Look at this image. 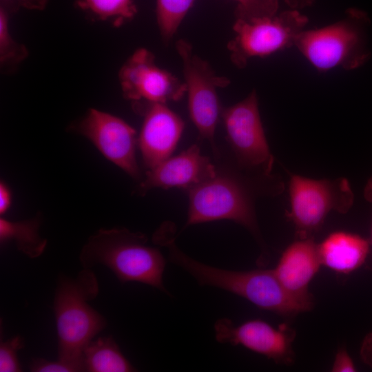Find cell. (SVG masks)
<instances>
[{
	"mask_svg": "<svg viewBox=\"0 0 372 372\" xmlns=\"http://www.w3.org/2000/svg\"><path fill=\"white\" fill-rule=\"evenodd\" d=\"M1 6L8 10L23 8L28 10H42L48 3V0H1Z\"/></svg>",
	"mask_w": 372,
	"mask_h": 372,
	"instance_id": "484cf974",
	"label": "cell"
},
{
	"mask_svg": "<svg viewBox=\"0 0 372 372\" xmlns=\"http://www.w3.org/2000/svg\"><path fill=\"white\" fill-rule=\"evenodd\" d=\"M308 19L296 9L271 17L236 18L235 37L227 45L231 62L244 68L253 57H265L295 46Z\"/></svg>",
	"mask_w": 372,
	"mask_h": 372,
	"instance_id": "8992f818",
	"label": "cell"
},
{
	"mask_svg": "<svg viewBox=\"0 0 372 372\" xmlns=\"http://www.w3.org/2000/svg\"><path fill=\"white\" fill-rule=\"evenodd\" d=\"M176 49L183 62L190 118L214 150V134L222 112L217 90L227 86L230 81L216 75L207 61L193 52L187 41H177Z\"/></svg>",
	"mask_w": 372,
	"mask_h": 372,
	"instance_id": "ba28073f",
	"label": "cell"
},
{
	"mask_svg": "<svg viewBox=\"0 0 372 372\" xmlns=\"http://www.w3.org/2000/svg\"><path fill=\"white\" fill-rule=\"evenodd\" d=\"M370 245V241L358 234L337 231L318 244V247L322 265L335 272L348 274L365 262Z\"/></svg>",
	"mask_w": 372,
	"mask_h": 372,
	"instance_id": "2e32d148",
	"label": "cell"
},
{
	"mask_svg": "<svg viewBox=\"0 0 372 372\" xmlns=\"http://www.w3.org/2000/svg\"><path fill=\"white\" fill-rule=\"evenodd\" d=\"M215 337L220 343H229L263 355L277 364L294 362L293 342L296 331L287 324L277 328L260 319L235 324L230 319L220 318L214 324Z\"/></svg>",
	"mask_w": 372,
	"mask_h": 372,
	"instance_id": "8fae6325",
	"label": "cell"
},
{
	"mask_svg": "<svg viewBox=\"0 0 372 372\" xmlns=\"http://www.w3.org/2000/svg\"><path fill=\"white\" fill-rule=\"evenodd\" d=\"M40 219L34 218L21 221L0 219V241H13L23 254L30 258L40 256L45 249L47 240L39 234Z\"/></svg>",
	"mask_w": 372,
	"mask_h": 372,
	"instance_id": "ac0fdd59",
	"label": "cell"
},
{
	"mask_svg": "<svg viewBox=\"0 0 372 372\" xmlns=\"http://www.w3.org/2000/svg\"><path fill=\"white\" fill-rule=\"evenodd\" d=\"M169 256L173 264L189 273L200 285L217 287L234 293L260 309L293 317L313 308V297H302L289 292L273 269H220L192 258L177 246L169 250Z\"/></svg>",
	"mask_w": 372,
	"mask_h": 372,
	"instance_id": "6da1fadb",
	"label": "cell"
},
{
	"mask_svg": "<svg viewBox=\"0 0 372 372\" xmlns=\"http://www.w3.org/2000/svg\"><path fill=\"white\" fill-rule=\"evenodd\" d=\"M188 196L185 227L203 223L228 220L243 226L260 240L252 198L247 188L238 180L217 174L188 189Z\"/></svg>",
	"mask_w": 372,
	"mask_h": 372,
	"instance_id": "52a82bcc",
	"label": "cell"
},
{
	"mask_svg": "<svg viewBox=\"0 0 372 372\" xmlns=\"http://www.w3.org/2000/svg\"><path fill=\"white\" fill-rule=\"evenodd\" d=\"M195 0H156V20L164 42L167 43L176 32Z\"/></svg>",
	"mask_w": 372,
	"mask_h": 372,
	"instance_id": "ffe728a7",
	"label": "cell"
},
{
	"mask_svg": "<svg viewBox=\"0 0 372 372\" xmlns=\"http://www.w3.org/2000/svg\"><path fill=\"white\" fill-rule=\"evenodd\" d=\"M123 96L134 103H164L177 101L186 93L184 82L159 68L154 54L139 48L118 72Z\"/></svg>",
	"mask_w": 372,
	"mask_h": 372,
	"instance_id": "30bf717a",
	"label": "cell"
},
{
	"mask_svg": "<svg viewBox=\"0 0 372 372\" xmlns=\"http://www.w3.org/2000/svg\"><path fill=\"white\" fill-rule=\"evenodd\" d=\"M364 196L367 201L372 204V176L370 177L367 181L364 189ZM371 245H372V225H371Z\"/></svg>",
	"mask_w": 372,
	"mask_h": 372,
	"instance_id": "f546056e",
	"label": "cell"
},
{
	"mask_svg": "<svg viewBox=\"0 0 372 372\" xmlns=\"http://www.w3.org/2000/svg\"><path fill=\"white\" fill-rule=\"evenodd\" d=\"M83 269L109 268L121 282H138L167 293L163 285L166 261L161 251L147 245V237L125 228L99 230L83 247Z\"/></svg>",
	"mask_w": 372,
	"mask_h": 372,
	"instance_id": "7a4b0ae2",
	"label": "cell"
},
{
	"mask_svg": "<svg viewBox=\"0 0 372 372\" xmlns=\"http://www.w3.org/2000/svg\"><path fill=\"white\" fill-rule=\"evenodd\" d=\"M101 153L134 178L140 177L136 158L134 129L123 119L96 109H90L75 126Z\"/></svg>",
	"mask_w": 372,
	"mask_h": 372,
	"instance_id": "7c38bea8",
	"label": "cell"
},
{
	"mask_svg": "<svg viewBox=\"0 0 372 372\" xmlns=\"http://www.w3.org/2000/svg\"><path fill=\"white\" fill-rule=\"evenodd\" d=\"M24 347L23 340L17 335L0 344V371L19 372L21 368L18 360L17 352Z\"/></svg>",
	"mask_w": 372,
	"mask_h": 372,
	"instance_id": "603a6c76",
	"label": "cell"
},
{
	"mask_svg": "<svg viewBox=\"0 0 372 372\" xmlns=\"http://www.w3.org/2000/svg\"><path fill=\"white\" fill-rule=\"evenodd\" d=\"M11 194L7 185L1 182L0 184V214H3L10 207Z\"/></svg>",
	"mask_w": 372,
	"mask_h": 372,
	"instance_id": "83f0119b",
	"label": "cell"
},
{
	"mask_svg": "<svg viewBox=\"0 0 372 372\" xmlns=\"http://www.w3.org/2000/svg\"><path fill=\"white\" fill-rule=\"evenodd\" d=\"M217 175L209 158L200 154L196 145L169 157L149 169L141 183L139 192L153 188H183L187 190Z\"/></svg>",
	"mask_w": 372,
	"mask_h": 372,
	"instance_id": "5bb4252c",
	"label": "cell"
},
{
	"mask_svg": "<svg viewBox=\"0 0 372 372\" xmlns=\"http://www.w3.org/2000/svg\"><path fill=\"white\" fill-rule=\"evenodd\" d=\"M369 26L368 14L351 8L340 21L321 28L304 30L297 38L295 46L319 72L337 68L356 70L371 58Z\"/></svg>",
	"mask_w": 372,
	"mask_h": 372,
	"instance_id": "277c9868",
	"label": "cell"
},
{
	"mask_svg": "<svg viewBox=\"0 0 372 372\" xmlns=\"http://www.w3.org/2000/svg\"><path fill=\"white\" fill-rule=\"evenodd\" d=\"M289 193L290 209L285 216L294 225L298 238L312 237L331 211L346 214L353 203L350 184L342 177L316 180L291 174Z\"/></svg>",
	"mask_w": 372,
	"mask_h": 372,
	"instance_id": "5b68a950",
	"label": "cell"
},
{
	"mask_svg": "<svg viewBox=\"0 0 372 372\" xmlns=\"http://www.w3.org/2000/svg\"><path fill=\"white\" fill-rule=\"evenodd\" d=\"M83 362L84 371L89 372L136 371L112 337L91 340L83 349Z\"/></svg>",
	"mask_w": 372,
	"mask_h": 372,
	"instance_id": "e0dca14e",
	"label": "cell"
},
{
	"mask_svg": "<svg viewBox=\"0 0 372 372\" xmlns=\"http://www.w3.org/2000/svg\"><path fill=\"white\" fill-rule=\"evenodd\" d=\"M237 2L236 18L271 17L276 14L278 0H234Z\"/></svg>",
	"mask_w": 372,
	"mask_h": 372,
	"instance_id": "7402d4cb",
	"label": "cell"
},
{
	"mask_svg": "<svg viewBox=\"0 0 372 372\" xmlns=\"http://www.w3.org/2000/svg\"><path fill=\"white\" fill-rule=\"evenodd\" d=\"M360 355L363 362L372 369V332L364 338Z\"/></svg>",
	"mask_w": 372,
	"mask_h": 372,
	"instance_id": "4316f807",
	"label": "cell"
},
{
	"mask_svg": "<svg viewBox=\"0 0 372 372\" xmlns=\"http://www.w3.org/2000/svg\"><path fill=\"white\" fill-rule=\"evenodd\" d=\"M285 2L293 9H297L311 6L313 0H285Z\"/></svg>",
	"mask_w": 372,
	"mask_h": 372,
	"instance_id": "f1b7e54d",
	"label": "cell"
},
{
	"mask_svg": "<svg viewBox=\"0 0 372 372\" xmlns=\"http://www.w3.org/2000/svg\"><path fill=\"white\" fill-rule=\"evenodd\" d=\"M30 369L33 372H76L80 371L74 365L58 358L50 361L43 358L34 359Z\"/></svg>",
	"mask_w": 372,
	"mask_h": 372,
	"instance_id": "cb8c5ba5",
	"label": "cell"
},
{
	"mask_svg": "<svg viewBox=\"0 0 372 372\" xmlns=\"http://www.w3.org/2000/svg\"><path fill=\"white\" fill-rule=\"evenodd\" d=\"M331 371L353 372L356 371L355 364L344 348H340L336 353Z\"/></svg>",
	"mask_w": 372,
	"mask_h": 372,
	"instance_id": "d4e9b609",
	"label": "cell"
},
{
	"mask_svg": "<svg viewBox=\"0 0 372 372\" xmlns=\"http://www.w3.org/2000/svg\"><path fill=\"white\" fill-rule=\"evenodd\" d=\"M322 265L313 237L298 238L282 252L273 271L291 293L311 297L309 285Z\"/></svg>",
	"mask_w": 372,
	"mask_h": 372,
	"instance_id": "9a60e30c",
	"label": "cell"
},
{
	"mask_svg": "<svg viewBox=\"0 0 372 372\" xmlns=\"http://www.w3.org/2000/svg\"><path fill=\"white\" fill-rule=\"evenodd\" d=\"M144 116L138 144L149 169L171 156L184 130L182 118L164 103H134Z\"/></svg>",
	"mask_w": 372,
	"mask_h": 372,
	"instance_id": "4fadbf2b",
	"label": "cell"
},
{
	"mask_svg": "<svg viewBox=\"0 0 372 372\" xmlns=\"http://www.w3.org/2000/svg\"><path fill=\"white\" fill-rule=\"evenodd\" d=\"M77 6L92 19L119 26L137 13L133 0H76Z\"/></svg>",
	"mask_w": 372,
	"mask_h": 372,
	"instance_id": "d6986e66",
	"label": "cell"
},
{
	"mask_svg": "<svg viewBox=\"0 0 372 372\" xmlns=\"http://www.w3.org/2000/svg\"><path fill=\"white\" fill-rule=\"evenodd\" d=\"M221 117L238 162L270 177L274 158L265 134L256 91L253 90L241 101L223 110Z\"/></svg>",
	"mask_w": 372,
	"mask_h": 372,
	"instance_id": "9c48e42d",
	"label": "cell"
},
{
	"mask_svg": "<svg viewBox=\"0 0 372 372\" xmlns=\"http://www.w3.org/2000/svg\"><path fill=\"white\" fill-rule=\"evenodd\" d=\"M8 10L0 8V63L2 68H14L28 56L25 46L16 41L9 30Z\"/></svg>",
	"mask_w": 372,
	"mask_h": 372,
	"instance_id": "44dd1931",
	"label": "cell"
},
{
	"mask_svg": "<svg viewBox=\"0 0 372 372\" xmlns=\"http://www.w3.org/2000/svg\"><path fill=\"white\" fill-rule=\"evenodd\" d=\"M99 291L96 275L90 269H83L75 278H61L55 293L58 357L80 371H85L84 348L107 324L104 317L88 303Z\"/></svg>",
	"mask_w": 372,
	"mask_h": 372,
	"instance_id": "3957f363",
	"label": "cell"
}]
</instances>
